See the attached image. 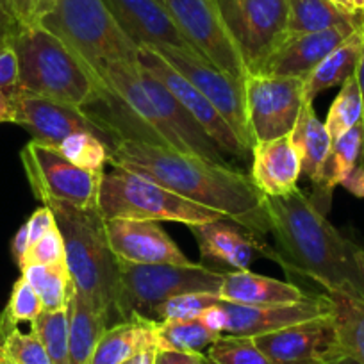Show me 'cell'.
<instances>
[{
    "label": "cell",
    "instance_id": "cell-1",
    "mask_svg": "<svg viewBox=\"0 0 364 364\" xmlns=\"http://www.w3.org/2000/svg\"><path fill=\"white\" fill-rule=\"evenodd\" d=\"M277 262L320 284L327 295L364 302V250L339 232L304 191L264 197Z\"/></svg>",
    "mask_w": 364,
    "mask_h": 364
},
{
    "label": "cell",
    "instance_id": "cell-2",
    "mask_svg": "<svg viewBox=\"0 0 364 364\" xmlns=\"http://www.w3.org/2000/svg\"><path fill=\"white\" fill-rule=\"evenodd\" d=\"M114 168L149 177L166 190L222 213L257 236L269 234L264 195L250 177L166 145L122 139L109 154Z\"/></svg>",
    "mask_w": 364,
    "mask_h": 364
},
{
    "label": "cell",
    "instance_id": "cell-3",
    "mask_svg": "<svg viewBox=\"0 0 364 364\" xmlns=\"http://www.w3.org/2000/svg\"><path fill=\"white\" fill-rule=\"evenodd\" d=\"M65 241V255L77 291L82 293L109 321H125L122 307L120 261L107 241L106 220L99 209L48 204Z\"/></svg>",
    "mask_w": 364,
    "mask_h": 364
},
{
    "label": "cell",
    "instance_id": "cell-4",
    "mask_svg": "<svg viewBox=\"0 0 364 364\" xmlns=\"http://www.w3.org/2000/svg\"><path fill=\"white\" fill-rule=\"evenodd\" d=\"M11 47L18 58V91L80 109L106 99V84L45 27H23Z\"/></svg>",
    "mask_w": 364,
    "mask_h": 364
},
{
    "label": "cell",
    "instance_id": "cell-5",
    "mask_svg": "<svg viewBox=\"0 0 364 364\" xmlns=\"http://www.w3.org/2000/svg\"><path fill=\"white\" fill-rule=\"evenodd\" d=\"M38 26L61 38L102 82L111 65L139 63V47L118 26L104 0H58Z\"/></svg>",
    "mask_w": 364,
    "mask_h": 364
},
{
    "label": "cell",
    "instance_id": "cell-6",
    "mask_svg": "<svg viewBox=\"0 0 364 364\" xmlns=\"http://www.w3.org/2000/svg\"><path fill=\"white\" fill-rule=\"evenodd\" d=\"M99 211L104 220L177 222L186 227L225 218L222 213L195 204L166 190L152 178L122 168H114L111 173H104L99 195Z\"/></svg>",
    "mask_w": 364,
    "mask_h": 364
},
{
    "label": "cell",
    "instance_id": "cell-7",
    "mask_svg": "<svg viewBox=\"0 0 364 364\" xmlns=\"http://www.w3.org/2000/svg\"><path fill=\"white\" fill-rule=\"evenodd\" d=\"M122 307L125 318L141 316L154 321V311L166 300L188 293L218 295L225 272L193 264H131L120 261Z\"/></svg>",
    "mask_w": 364,
    "mask_h": 364
},
{
    "label": "cell",
    "instance_id": "cell-8",
    "mask_svg": "<svg viewBox=\"0 0 364 364\" xmlns=\"http://www.w3.org/2000/svg\"><path fill=\"white\" fill-rule=\"evenodd\" d=\"M20 159L34 197L43 205L66 204L77 209H99L104 171L75 166L59 149L33 139L23 146Z\"/></svg>",
    "mask_w": 364,
    "mask_h": 364
},
{
    "label": "cell",
    "instance_id": "cell-9",
    "mask_svg": "<svg viewBox=\"0 0 364 364\" xmlns=\"http://www.w3.org/2000/svg\"><path fill=\"white\" fill-rule=\"evenodd\" d=\"M247 73H257L288 36V0H215Z\"/></svg>",
    "mask_w": 364,
    "mask_h": 364
},
{
    "label": "cell",
    "instance_id": "cell-10",
    "mask_svg": "<svg viewBox=\"0 0 364 364\" xmlns=\"http://www.w3.org/2000/svg\"><path fill=\"white\" fill-rule=\"evenodd\" d=\"M304 82L300 77L261 75L245 77V107L252 143L268 141L291 134L302 113Z\"/></svg>",
    "mask_w": 364,
    "mask_h": 364
},
{
    "label": "cell",
    "instance_id": "cell-11",
    "mask_svg": "<svg viewBox=\"0 0 364 364\" xmlns=\"http://www.w3.org/2000/svg\"><path fill=\"white\" fill-rule=\"evenodd\" d=\"M168 15L190 48L232 79L248 75L215 0H163Z\"/></svg>",
    "mask_w": 364,
    "mask_h": 364
},
{
    "label": "cell",
    "instance_id": "cell-12",
    "mask_svg": "<svg viewBox=\"0 0 364 364\" xmlns=\"http://www.w3.org/2000/svg\"><path fill=\"white\" fill-rule=\"evenodd\" d=\"M332 314V299L323 295H309L295 304L282 306H240L220 300L215 307L202 314V320L218 334L257 338L281 331L289 325L302 323L314 318Z\"/></svg>",
    "mask_w": 364,
    "mask_h": 364
},
{
    "label": "cell",
    "instance_id": "cell-13",
    "mask_svg": "<svg viewBox=\"0 0 364 364\" xmlns=\"http://www.w3.org/2000/svg\"><path fill=\"white\" fill-rule=\"evenodd\" d=\"M11 99L15 104L13 124L26 129L33 136V141L58 149L68 136L90 132L99 136L109 146V154L122 141L113 129L107 127L102 120L87 113L86 109L43 97L29 95L23 91H16Z\"/></svg>",
    "mask_w": 364,
    "mask_h": 364
},
{
    "label": "cell",
    "instance_id": "cell-14",
    "mask_svg": "<svg viewBox=\"0 0 364 364\" xmlns=\"http://www.w3.org/2000/svg\"><path fill=\"white\" fill-rule=\"evenodd\" d=\"M173 66L177 72L186 77L205 99L220 111L223 118L237 134L247 150H252V136L248 129L247 107H245V86L216 68L215 65L198 55L190 48L177 47H152Z\"/></svg>",
    "mask_w": 364,
    "mask_h": 364
},
{
    "label": "cell",
    "instance_id": "cell-15",
    "mask_svg": "<svg viewBox=\"0 0 364 364\" xmlns=\"http://www.w3.org/2000/svg\"><path fill=\"white\" fill-rule=\"evenodd\" d=\"M138 61L168 91H171V95L198 122V125L208 132L209 138L218 145V149L223 154L240 157V159H247L250 156V150H247V146L241 143V139L237 138L234 129L220 114V111L213 106L211 100L205 99L200 91L186 77L182 75L181 72H177L156 48L139 47Z\"/></svg>",
    "mask_w": 364,
    "mask_h": 364
},
{
    "label": "cell",
    "instance_id": "cell-16",
    "mask_svg": "<svg viewBox=\"0 0 364 364\" xmlns=\"http://www.w3.org/2000/svg\"><path fill=\"white\" fill-rule=\"evenodd\" d=\"M273 364H332L345 353L334 314L254 338Z\"/></svg>",
    "mask_w": 364,
    "mask_h": 364
},
{
    "label": "cell",
    "instance_id": "cell-17",
    "mask_svg": "<svg viewBox=\"0 0 364 364\" xmlns=\"http://www.w3.org/2000/svg\"><path fill=\"white\" fill-rule=\"evenodd\" d=\"M106 234L118 261L131 264H193L157 222L106 220Z\"/></svg>",
    "mask_w": 364,
    "mask_h": 364
},
{
    "label": "cell",
    "instance_id": "cell-18",
    "mask_svg": "<svg viewBox=\"0 0 364 364\" xmlns=\"http://www.w3.org/2000/svg\"><path fill=\"white\" fill-rule=\"evenodd\" d=\"M139 73H141L143 86L152 102L156 104L161 120L170 136V149L211 161L215 164H222V166H230L225 159V154L209 138L208 132L198 125V122L184 109V106L171 95V91H168L141 65H139Z\"/></svg>",
    "mask_w": 364,
    "mask_h": 364
},
{
    "label": "cell",
    "instance_id": "cell-19",
    "mask_svg": "<svg viewBox=\"0 0 364 364\" xmlns=\"http://www.w3.org/2000/svg\"><path fill=\"white\" fill-rule=\"evenodd\" d=\"M200 248L202 257L222 262L234 269H248L259 257H268L277 262V252L262 241L252 230L229 218L190 227Z\"/></svg>",
    "mask_w": 364,
    "mask_h": 364
},
{
    "label": "cell",
    "instance_id": "cell-20",
    "mask_svg": "<svg viewBox=\"0 0 364 364\" xmlns=\"http://www.w3.org/2000/svg\"><path fill=\"white\" fill-rule=\"evenodd\" d=\"M360 26H339L318 33L286 36L257 73L261 75L300 77L306 79L336 47L352 36Z\"/></svg>",
    "mask_w": 364,
    "mask_h": 364
},
{
    "label": "cell",
    "instance_id": "cell-21",
    "mask_svg": "<svg viewBox=\"0 0 364 364\" xmlns=\"http://www.w3.org/2000/svg\"><path fill=\"white\" fill-rule=\"evenodd\" d=\"M250 156V178L264 197H284L299 190L302 156L291 134L254 143Z\"/></svg>",
    "mask_w": 364,
    "mask_h": 364
},
{
    "label": "cell",
    "instance_id": "cell-22",
    "mask_svg": "<svg viewBox=\"0 0 364 364\" xmlns=\"http://www.w3.org/2000/svg\"><path fill=\"white\" fill-rule=\"evenodd\" d=\"M104 4L138 47L190 48L157 0H104Z\"/></svg>",
    "mask_w": 364,
    "mask_h": 364
},
{
    "label": "cell",
    "instance_id": "cell-23",
    "mask_svg": "<svg viewBox=\"0 0 364 364\" xmlns=\"http://www.w3.org/2000/svg\"><path fill=\"white\" fill-rule=\"evenodd\" d=\"M291 138L302 156V173L313 182V195L309 198L327 215L332 198L325 193V166L331 156L332 138L323 122L318 118L313 102L304 104L299 122L291 131Z\"/></svg>",
    "mask_w": 364,
    "mask_h": 364
},
{
    "label": "cell",
    "instance_id": "cell-24",
    "mask_svg": "<svg viewBox=\"0 0 364 364\" xmlns=\"http://www.w3.org/2000/svg\"><path fill=\"white\" fill-rule=\"evenodd\" d=\"M218 296L223 302L240 306H282L306 299L307 293L291 282L266 277L250 269L225 272Z\"/></svg>",
    "mask_w": 364,
    "mask_h": 364
},
{
    "label": "cell",
    "instance_id": "cell-25",
    "mask_svg": "<svg viewBox=\"0 0 364 364\" xmlns=\"http://www.w3.org/2000/svg\"><path fill=\"white\" fill-rule=\"evenodd\" d=\"M156 323L141 316H131L113 325L97 343L87 364H122L134 353L156 346Z\"/></svg>",
    "mask_w": 364,
    "mask_h": 364
},
{
    "label": "cell",
    "instance_id": "cell-26",
    "mask_svg": "<svg viewBox=\"0 0 364 364\" xmlns=\"http://www.w3.org/2000/svg\"><path fill=\"white\" fill-rule=\"evenodd\" d=\"M364 41V23L352 34L346 38L339 47H336L309 75L306 77L304 82V97L307 102H314L318 93L331 87L339 86L346 82L348 79L355 77L357 66L360 61V52H363Z\"/></svg>",
    "mask_w": 364,
    "mask_h": 364
},
{
    "label": "cell",
    "instance_id": "cell-27",
    "mask_svg": "<svg viewBox=\"0 0 364 364\" xmlns=\"http://www.w3.org/2000/svg\"><path fill=\"white\" fill-rule=\"evenodd\" d=\"M66 311H68L70 360L72 364H87L97 343L109 328V321L82 293L77 291V288H73Z\"/></svg>",
    "mask_w": 364,
    "mask_h": 364
},
{
    "label": "cell",
    "instance_id": "cell-28",
    "mask_svg": "<svg viewBox=\"0 0 364 364\" xmlns=\"http://www.w3.org/2000/svg\"><path fill=\"white\" fill-rule=\"evenodd\" d=\"M363 23V15H346L331 0H288V36Z\"/></svg>",
    "mask_w": 364,
    "mask_h": 364
},
{
    "label": "cell",
    "instance_id": "cell-29",
    "mask_svg": "<svg viewBox=\"0 0 364 364\" xmlns=\"http://www.w3.org/2000/svg\"><path fill=\"white\" fill-rule=\"evenodd\" d=\"M222 334L213 331L202 318L193 320H166L156 323L157 350L200 353L209 348Z\"/></svg>",
    "mask_w": 364,
    "mask_h": 364
},
{
    "label": "cell",
    "instance_id": "cell-30",
    "mask_svg": "<svg viewBox=\"0 0 364 364\" xmlns=\"http://www.w3.org/2000/svg\"><path fill=\"white\" fill-rule=\"evenodd\" d=\"M22 277L36 289L45 311H63L68 307L73 284L68 264H31L22 268Z\"/></svg>",
    "mask_w": 364,
    "mask_h": 364
},
{
    "label": "cell",
    "instance_id": "cell-31",
    "mask_svg": "<svg viewBox=\"0 0 364 364\" xmlns=\"http://www.w3.org/2000/svg\"><path fill=\"white\" fill-rule=\"evenodd\" d=\"M363 143V124L355 125L339 138L332 139L331 156H328L327 166H325V193L328 198H332L334 188L341 186L350 171L359 164Z\"/></svg>",
    "mask_w": 364,
    "mask_h": 364
},
{
    "label": "cell",
    "instance_id": "cell-32",
    "mask_svg": "<svg viewBox=\"0 0 364 364\" xmlns=\"http://www.w3.org/2000/svg\"><path fill=\"white\" fill-rule=\"evenodd\" d=\"M328 296L343 350L364 364V302L341 295Z\"/></svg>",
    "mask_w": 364,
    "mask_h": 364
},
{
    "label": "cell",
    "instance_id": "cell-33",
    "mask_svg": "<svg viewBox=\"0 0 364 364\" xmlns=\"http://www.w3.org/2000/svg\"><path fill=\"white\" fill-rule=\"evenodd\" d=\"M0 345L11 364H52L34 328L23 332L4 313H0Z\"/></svg>",
    "mask_w": 364,
    "mask_h": 364
},
{
    "label": "cell",
    "instance_id": "cell-34",
    "mask_svg": "<svg viewBox=\"0 0 364 364\" xmlns=\"http://www.w3.org/2000/svg\"><path fill=\"white\" fill-rule=\"evenodd\" d=\"M323 124L332 139L339 138L355 125L363 124V99H360L359 84H357L355 77L348 79L339 87V93L328 107Z\"/></svg>",
    "mask_w": 364,
    "mask_h": 364
},
{
    "label": "cell",
    "instance_id": "cell-35",
    "mask_svg": "<svg viewBox=\"0 0 364 364\" xmlns=\"http://www.w3.org/2000/svg\"><path fill=\"white\" fill-rule=\"evenodd\" d=\"M31 327L43 343L52 364H72L70 360L68 311H43L31 323Z\"/></svg>",
    "mask_w": 364,
    "mask_h": 364
},
{
    "label": "cell",
    "instance_id": "cell-36",
    "mask_svg": "<svg viewBox=\"0 0 364 364\" xmlns=\"http://www.w3.org/2000/svg\"><path fill=\"white\" fill-rule=\"evenodd\" d=\"M205 359L209 364H273L254 338L222 334L208 348Z\"/></svg>",
    "mask_w": 364,
    "mask_h": 364
},
{
    "label": "cell",
    "instance_id": "cell-37",
    "mask_svg": "<svg viewBox=\"0 0 364 364\" xmlns=\"http://www.w3.org/2000/svg\"><path fill=\"white\" fill-rule=\"evenodd\" d=\"M58 149L70 163L84 170L104 171L109 163V146L99 136L90 132L68 136Z\"/></svg>",
    "mask_w": 364,
    "mask_h": 364
},
{
    "label": "cell",
    "instance_id": "cell-38",
    "mask_svg": "<svg viewBox=\"0 0 364 364\" xmlns=\"http://www.w3.org/2000/svg\"><path fill=\"white\" fill-rule=\"evenodd\" d=\"M220 300L222 299L216 293H188V295H178L175 299H170L164 304H161L159 307H156L154 321L200 318L205 311L215 307Z\"/></svg>",
    "mask_w": 364,
    "mask_h": 364
},
{
    "label": "cell",
    "instance_id": "cell-39",
    "mask_svg": "<svg viewBox=\"0 0 364 364\" xmlns=\"http://www.w3.org/2000/svg\"><path fill=\"white\" fill-rule=\"evenodd\" d=\"M43 304L41 299L38 296L36 289L29 284L23 277H20L15 282L9 295L8 306L2 313L6 314L11 323H33L41 313H43Z\"/></svg>",
    "mask_w": 364,
    "mask_h": 364
},
{
    "label": "cell",
    "instance_id": "cell-40",
    "mask_svg": "<svg viewBox=\"0 0 364 364\" xmlns=\"http://www.w3.org/2000/svg\"><path fill=\"white\" fill-rule=\"evenodd\" d=\"M65 241H63L61 232L58 227L48 230L45 236H41L33 247L27 250L23 259L20 261L18 268H26L31 264H58V262H65Z\"/></svg>",
    "mask_w": 364,
    "mask_h": 364
},
{
    "label": "cell",
    "instance_id": "cell-41",
    "mask_svg": "<svg viewBox=\"0 0 364 364\" xmlns=\"http://www.w3.org/2000/svg\"><path fill=\"white\" fill-rule=\"evenodd\" d=\"M0 91L13 97L18 91V58L15 48H0Z\"/></svg>",
    "mask_w": 364,
    "mask_h": 364
},
{
    "label": "cell",
    "instance_id": "cell-42",
    "mask_svg": "<svg viewBox=\"0 0 364 364\" xmlns=\"http://www.w3.org/2000/svg\"><path fill=\"white\" fill-rule=\"evenodd\" d=\"M58 0H11L16 16L23 27L38 26L41 16L47 15Z\"/></svg>",
    "mask_w": 364,
    "mask_h": 364
},
{
    "label": "cell",
    "instance_id": "cell-43",
    "mask_svg": "<svg viewBox=\"0 0 364 364\" xmlns=\"http://www.w3.org/2000/svg\"><path fill=\"white\" fill-rule=\"evenodd\" d=\"M22 29L23 26L13 9L11 0H0V48L11 47Z\"/></svg>",
    "mask_w": 364,
    "mask_h": 364
},
{
    "label": "cell",
    "instance_id": "cell-44",
    "mask_svg": "<svg viewBox=\"0 0 364 364\" xmlns=\"http://www.w3.org/2000/svg\"><path fill=\"white\" fill-rule=\"evenodd\" d=\"M54 227H58L55 223V216L47 205L43 208H38L36 211L31 215V218L26 222V229H27V236H29V248L40 240L41 236L52 230Z\"/></svg>",
    "mask_w": 364,
    "mask_h": 364
},
{
    "label": "cell",
    "instance_id": "cell-45",
    "mask_svg": "<svg viewBox=\"0 0 364 364\" xmlns=\"http://www.w3.org/2000/svg\"><path fill=\"white\" fill-rule=\"evenodd\" d=\"M156 364H208V359L202 353L157 350Z\"/></svg>",
    "mask_w": 364,
    "mask_h": 364
},
{
    "label": "cell",
    "instance_id": "cell-46",
    "mask_svg": "<svg viewBox=\"0 0 364 364\" xmlns=\"http://www.w3.org/2000/svg\"><path fill=\"white\" fill-rule=\"evenodd\" d=\"M346 191L353 195L357 198H364V166L357 164L352 171H350L348 177L343 181L341 184Z\"/></svg>",
    "mask_w": 364,
    "mask_h": 364
},
{
    "label": "cell",
    "instance_id": "cell-47",
    "mask_svg": "<svg viewBox=\"0 0 364 364\" xmlns=\"http://www.w3.org/2000/svg\"><path fill=\"white\" fill-rule=\"evenodd\" d=\"M29 250V236H27V229H26V223L18 229V232L15 234L13 237V243H11V254L15 257L16 264H20V261L23 259V255L27 254Z\"/></svg>",
    "mask_w": 364,
    "mask_h": 364
},
{
    "label": "cell",
    "instance_id": "cell-48",
    "mask_svg": "<svg viewBox=\"0 0 364 364\" xmlns=\"http://www.w3.org/2000/svg\"><path fill=\"white\" fill-rule=\"evenodd\" d=\"M15 122V104L4 91H0V124H13Z\"/></svg>",
    "mask_w": 364,
    "mask_h": 364
},
{
    "label": "cell",
    "instance_id": "cell-49",
    "mask_svg": "<svg viewBox=\"0 0 364 364\" xmlns=\"http://www.w3.org/2000/svg\"><path fill=\"white\" fill-rule=\"evenodd\" d=\"M357 84H359V91H360V99H363V134H364V41H363V52H360V61L359 66H357V73H355ZM360 166H364V143H363V154H360Z\"/></svg>",
    "mask_w": 364,
    "mask_h": 364
},
{
    "label": "cell",
    "instance_id": "cell-50",
    "mask_svg": "<svg viewBox=\"0 0 364 364\" xmlns=\"http://www.w3.org/2000/svg\"><path fill=\"white\" fill-rule=\"evenodd\" d=\"M156 355L157 348H146L141 352L134 353L132 357H129L127 360H124L122 364H156Z\"/></svg>",
    "mask_w": 364,
    "mask_h": 364
},
{
    "label": "cell",
    "instance_id": "cell-51",
    "mask_svg": "<svg viewBox=\"0 0 364 364\" xmlns=\"http://www.w3.org/2000/svg\"><path fill=\"white\" fill-rule=\"evenodd\" d=\"M331 2L336 6V8L341 9L343 13H346V15H352V16L363 15V13L357 11L355 2H353V0H331ZM363 16H364V15H363Z\"/></svg>",
    "mask_w": 364,
    "mask_h": 364
},
{
    "label": "cell",
    "instance_id": "cell-52",
    "mask_svg": "<svg viewBox=\"0 0 364 364\" xmlns=\"http://www.w3.org/2000/svg\"><path fill=\"white\" fill-rule=\"evenodd\" d=\"M332 364H363V363H360V360H357L355 357L348 355V353H343V355L339 357V359H336Z\"/></svg>",
    "mask_w": 364,
    "mask_h": 364
},
{
    "label": "cell",
    "instance_id": "cell-53",
    "mask_svg": "<svg viewBox=\"0 0 364 364\" xmlns=\"http://www.w3.org/2000/svg\"><path fill=\"white\" fill-rule=\"evenodd\" d=\"M0 364H9V359L6 357L4 350H2V345H0Z\"/></svg>",
    "mask_w": 364,
    "mask_h": 364
},
{
    "label": "cell",
    "instance_id": "cell-54",
    "mask_svg": "<svg viewBox=\"0 0 364 364\" xmlns=\"http://www.w3.org/2000/svg\"><path fill=\"white\" fill-rule=\"evenodd\" d=\"M353 2H355V8H357V11H359V13H363V15H364V0H353Z\"/></svg>",
    "mask_w": 364,
    "mask_h": 364
},
{
    "label": "cell",
    "instance_id": "cell-55",
    "mask_svg": "<svg viewBox=\"0 0 364 364\" xmlns=\"http://www.w3.org/2000/svg\"><path fill=\"white\" fill-rule=\"evenodd\" d=\"M157 2H161V4H163V0H157Z\"/></svg>",
    "mask_w": 364,
    "mask_h": 364
},
{
    "label": "cell",
    "instance_id": "cell-56",
    "mask_svg": "<svg viewBox=\"0 0 364 364\" xmlns=\"http://www.w3.org/2000/svg\"><path fill=\"white\" fill-rule=\"evenodd\" d=\"M9 364H11V363H9Z\"/></svg>",
    "mask_w": 364,
    "mask_h": 364
},
{
    "label": "cell",
    "instance_id": "cell-57",
    "mask_svg": "<svg viewBox=\"0 0 364 364\" xmlns=\"http://www.w3.org/2000/svg\"><path fill=\"white\" fill-rule=\"evenodd\" d=\"M208 364H209V363H208Z\"/></svg>",
    "mask_w": 364,
    "mask_h": 364
}]
</instances>
